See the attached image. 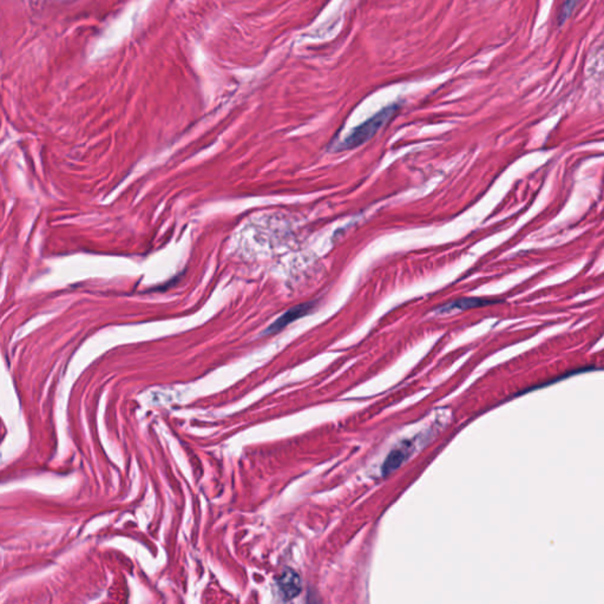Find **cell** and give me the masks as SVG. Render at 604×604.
<instances>
[{
    "mask_svg": "<svg viewBox=\"0 0 604 604\" xmlns=\"http://www.w3.org/2000/svg\"><path fill=\"white\" fill-rule=\"evenodd\" d=\"M396 110L398 105H390L380 110L379 113H375L370 120L363 122V124L358 125L350 131V135L340 144V150H350L363 146V143L368 142L375 133L394 116Z\"/></svg>",
    "mask_w": 604,
    "mask_h": 604,
    "instance_id": "cell-1",
    "label": "cell"
},
{
    "mask_svg": "<svg viewBox=\"0 0 604 604\" xmlns=\"http://www.w3.org/2000/svg\"><path fill=\"white\" fill-rule=\"evenodd\" d=\"M315 301H309V302H304V304H296L291 309H288L287 312H284L281 317H278L268 328L266 329L265 334H276L280 331L286 328L288 325L293 324L294 321L299 320L301 317L309 315L315 309Z\"/></svg>",
    "mask_w": 604,
    "mask_h": 604,
    "instance_id": "cell-2",
    "label": "cell"
},
{
    "mask_svg": "<svg viewBox=\"0 0 604 604\" xmlns=\"http://www.w3.org/2000/svg\"><path fill=\"white\" fill-rule=\"evenodd\" d=\"M279 595L284 601H291L299 595L302 589L300 576L295 571L287 569L276 581Z\"/></svg>",
    "mask_w": 604,
    "mask_h": 604,
    "instance_id": "cell-3",
    "label": "cell"
},
{
    "mask_svg": "<svg viewBox=\"0 0 604 604\" xmlns=\"http://www.w3.org/2000/svg\"><path fill=\"white\" fill-rule=\"evenodd\" d=\"M496 301L486 300L480 298H465L459 300L452 301L450 304H444L437 309L438 313H450L454 311H467V309H478L488 304H495Z\"/></svg>",
    "mask_w": 604,
    "mask_h": 604,
    "instance_id": "cell-4",
    "label": "cell"
},
{
    "mask_svg": "<svg viewBox=\"0 0 604 604\" xmlns=\"http://www.w3.org/2000/svg\"><path fill=\"white\" fill-rule=\"evenodd\" d=\"M409 452L410 451L405 446H401V447H398L396 450L392 451L388 459L385 460V464H383V473L388 475V473H391L392 471L396 470L407 459Z\"/></svg>",
    "mask_w": 604,
    "mask_h": 604,
    "instance_id": "cell-5",
    "label": "cell"
},
{
    "mask_svg": "<svg viewBox=\"0 0 604 604\" xmlns=\"http://www.w3.org/2000/svg\"><path fill=\"white\" fill-rule=\"evenodd\" d=\"M579 1L581 0H564L563 1L562 6H561L559 12V24H562V23L567 21L568 18L570 17L571 13L574 12V10L576 9V6L579 5Z\"/></svg>",
    "mask_w": 604,
    "mask_h": 604,
    "instance_id": "cell-6",
    "label": "cell"
}]
</instances>
